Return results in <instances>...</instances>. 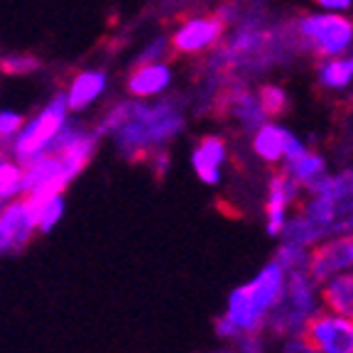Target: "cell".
<instances>
[{
	"label": "cell",
	"instance_id": "cell-1",
	"mask_svg": "<svg viewBox=\"0 0 353 353\" xmlns=\"http://www.w3.org/2000/svg\"><path fill=\"white\" fill-rule=\"evenodd\" d=\"M184 103L176 96H162L154 101H138L132 116L113 135V148L128 162H148L154 152L167 150V145L184 130Z\"/></svg>",
	"mask_w": 353,
	"mask_h": 353
},
{
	"label": "cell",
	"instance_id": "cell-2",
	"mask_svg": "<svg viewBox=\"0 0 353 353\" xmlns=\"http://www.w3.org/2000/svg\"><path fill=\"white\" fill-rule=\"evenodd\" d=\"M285 280V268L272 260L250 282L236 287L228 297L223 316L216 319V334L226 341H238L248 334H263L265 321L282 297Z\"/></svg>",
	"mask_w": 353,
	"mask_h": 353
},
{
	"label": "cell",
	"instance_id": "cell-3",
	"mask_svg": "<svg viewBox=\"0 0 353 353\" xmlns=\"http://www.w3.org/2000/svg\"><path fill=\"white\" fill-rule=\"evenodd\" d=\"M316 304H319V292H316V285L309 280L307 272H287L282 297L265 321V329L272 331L275 336H299L307 321L319 312Z\"/></svg>",
	"mask_w": 353,
	"mask_h": 353
},
{
	"label": "cell",
	"instance_id": "cell-4",
	"mask_svg": "<svg viewBox=\"0 0 353 353\" xmlns=\"http://www.w3.org/2000/svg\"><path fill=\"white\" fill-rule=\"evenodd\" d=\"M69 118H72V113H69V105H66L64 91L52 94V99L30 121H25L22 130L17 132V138L12 140L10 150H8V157L15 160L20 167L42 157Z\"/></svg>",
	"mask_w": 353,
	"mask_h": 353
},
{
	"label": "cell",
	"instance_id": "cell-5",
	"mask_svg": "<svg viewBox=\"0 0 353 353\" xmlns=\"http://www.w3.org/2000/svg\"><path fill=\"white\" fill-rule=\"evenodd\" d=\"M299 39L321 59L343 57L353 50V20L336 12H309L297 25Z\"/></svg>",
	"mask_w": 353,
	"mask_h": 353
},
{
	"label": "cell",
	"instance_id": "cell-6",
	"mask_svg": "<svg viewBox=\"0 0 353 353\" xmlns=\"http://www.w3.org/2000/svg\"><path fill=\"white\" fill-rule=\"evenodd\" d=\"M348 270H353V233L326 238L314 245L307 255V268H304L314 285H326Z\"/></svg>",
	"mask_w": 353,
	"mask_h": 353
},
{
	"label": "cell",
	"instance_id": "cell-7",
	"mask_svg": "<svg viewBox=\"0 0 353 353\" xmlns=\"http://www.w3.org/2000/svg\"><path fill=\"white\" fill-rule=\"evenodd\" d=\"M316 353H353V319L316 312L299 334Z\"/></svg>",
	"mask_w": 353,
	"mask_h": 353
},
{
	"label": "cell",
	"instance_id": "cell-8",
	"mask_svg": "<svg viewBox=\"0 0 353 353\" xmlns=\"http://www.w3.org/2000/svg\"><path fill=\"white\" fill-rule=\"evenodd\" d=\"M223 34L226 28L214 15H194L176 25V30L170 34V47L174 54L182 57L206 54L219 47Z\"/></svg>",
	"mask_w": 353,
	"mask_h": 353
},
{
	"label": "cell",
	"instance_id": "cell-9",
	"mask_svg": "<svg viewBox=\"0 0 353 353\" xmlns=\"http://www.w3.org/2000/svg\"><path fill=\"white\" fill-rule=\"evenodd\" d=\"M37 233V214L28 204V199H12L0 206V250L6 253H22L32 243Z\"/></svg>",
	"mask_w": 353,
	"mask_h": 353
},
{
	"label": "cell",
	"instance_id": "cell-10",
	"mask_svg": "<svg viewBox=\"0 0 353 353\" xmlns=\"http://www.w3.org/2000/svg\"><path fill=\"white\" fill-rule=\"evenodd\" d=\"M307 150V143L280 123L268 121L253 132V152L268 165H290Z\"/></svg>",
	"mask_w": 353,
	"mask_h": 353
},
{
	"label": "cell",
	"instance_id": "cell-11",
	"mask_svg": "<svg viewBox=\"0 0 353 353\" xmlns=\"http://www.w3.org/2000/svg\"><path fill=\"white\" fill-rule=\"evenodd\" d=\"M302 189L290 179V174L277 172L268 182V194H265V228L270 236H280L290 219V209L299 201Z\"/></svg>",
	"mask_w": 353,
	"mask_h": 353
},
{
	"label": "cell",
	"instance_id": "cell-12",
	"mask_svg": "<svg viewBox=\"0 0 353 353\" xmlns=\"http://www.w3.org/2000/svg\"><path fill=\"white\" fill-rule=\"evenodd\" d=\"M110 77L105 69H81L72 77L69 86L64 88L66 96V105H69V113H83L94 103H99L101 99L108 91Z\"/></svg>",
	"mask_w": 353,
	"mask_h": 353
},
{
	"label": "cell",
	"instance_id": "cell-13",
	"mask_svg": "<svg viewBox=\"0 0 353 353\" xmlns=\"http://www.w3.org/2000/svg\"><path fill=\"white\" fill-rule=\"evenodd\" d=\"M172 81H174V74H172V66L167 61L148 66H132L125 79V91L130 99L154 101L170 91Z\"/></svg>",
	"mask_w": 353,
	"mask_h": 353
},
{
	"label": "cell",
	"instance_id": "cell-14",
	"mask_svg": "<svg viewBox=\"0 0 353 353\" xmlns=\"http://www.w3.org/2000/svg\"><path fill=\"white\" fill-rule=\"evenodd\" d=\"M228 160V145L221 135H204L196 140L192 150V167L194 174L209 187H216L223 176V165Z\"/></svg>",
	"mask_w": 353,
	"mask_h": 353
},
{
	"label": "cell",
	"instance_id": "cell-15",
	"mask_svg": "<svg viewBox=\"0 0 353 353\" xmlns=\"http://www.w3.org/2000/svg\"><path fill=\"white\" fill-rule=\"evenodd\" d=\"M319 302L324 304V309L331 312V314L353 319V270L343 272V275L321 285Z\"/></svg>",
	"mask_w": 353,
	"mask_h": 353
},
{
	"label": "cell",
	"instance_id": "cell-16",
	"mask_svg": "<svg viewBox=\"0 0 353 353\" xmlns=\"http://www.w3.org/2000/svg\"><path fill=\"white\" fill-rule=\"evenodd\" d=\"M285 174H290L294 184H297L302 192H312L316 184L324 179L329 172H326V160L324 154H319L316 150H307L302 157H297L294 162L285 165Z\"/></svg>",
	"mask_w": 353,
	"mask_h": 353
},
{
	"label": "cell",
	"instance_id": "cell-17",
	"mask_svg": "<svg viewBox=\"0 0 353 353\" xmlns=\"http://www.w3.org/2000/svg\"><path fill=\"white\" fill-rule=\"evenodd\" d=\"M228 113L245 132H255L263 123H268L258 94H250V91H238L236 96H231L228 99Z\"/></svg>",
	"mask_w": 353,
	"mask_h": 353
},
{
	"label": "cell",
	"instance_id": "cell-18",
	"mask_svg": "<svg viewBox=\"0 0 353 353\" xmlns=\"http://www.w3.org/2000/svg\"><path fill=\"white\" fill-rule=\"evenodd\" d=\"M316 79L329 91H346L348 86H353V52L334 59H321Z\"/></svg>",
	"mask_w": 353,
	"mask_h": 353
},
{
	"label": "cell",
	"instance_id": "cell-19",
	"mask_svg": "<svg viewBox=\"0 0 353 353\" xmlns=\"http://www.w3.org/2000/svg\"><path fill=\"white\" fill-rule=\"evenodd\" d=\"M132 105H135V99H121L113 101L108 108L101 113V118L96 121L94 132L101 140L103 138H113L118 130L128 123V118L132 116Z\"/></svg>",
	"mask_w": 353,
	"mask_h": 353
},
{
	"label": "cell",
	"instance_id": "cell-20",
	"mask_svg": "<svg viewBox=\"0 0 353 353\" xmlns=\"http://www.w3.org/2000/svg\"><path fill=\"white\" fill-rule=\"evenodd\" d=\"M22 196V167L8 154H0V206Z\"/></svg>",
	"mask_w": 353,
	"mask_h": 353
},
{
	"label": "cell",
	"instance_id": "cell-21",
	"mask_svg": "<svg viewBox=\"0 0 353 353\" xmlns=\"http://www.w3.org/2000/svg\"><path fill=\"white\" fill-rule=\"evenodd\" d=\"M42 69V59L34 54H25V52H12V54L0 57V74L6 77H32Z\"/></svg>",
	"mask_w": 353,
	"mask_h": 353
},
{
	"label": "cell",
	"instance_id": "cell-22",
	"mask_svg": "<svg viewBox=\"0 0 353 353\" xmlns=\"http://www.w3.org/2000/svg\"><path fill=\"white\" fill-rule=\"evenodd\" d=\"M64 211H66V201H64V194H57L52 196L50 201H44V206L39 209L37 216V233L39 236H47L57 228L61 219H64Z\"/></svg>",
	"mask_w": 353,
	"mask_h": 353
},
{
	"label": "cell",
	"instance_id": "cell-23",
	"mask_svg": "<svg viewBox=\"0 0 353 353\" xmlns=\"http://www.w3.org/2000/svg\"><path fill=\"white\" fill-rule=\"evenodd\" d=\"M172 54L170 37L167 34H157L148 44L140 47V52L135 54V66H148V64H162L167 61V57Z\"/></svg>",
	"mask_w": 353,
	"mask_h": 353
},
{
	"label": "cell",
	"instance_id": "cell-24",
	"mask_svg": "<svg viewBox=\"0 0 353 353\" xmlns=\"http://www.w3.org/2000/svg\"><path fill=\"white\" fill-rule=\"evenodd\" d=\"M258 101L263 105L265 116H282L287 110V91L282 86H275V83H265L258 91Z\"/></svg>",
	"mask_w": 353,
	"mask_h": 353
},
{
	"label": "cell",
	"instance_id": "cell-25",
	"mask_svg": "<svg viewBox=\"0 0 353 353\" xmlns=\"http://www.w3.org/2000/svg\"><path fill=\"white\" fill-rule=\"evenodd\" d=\"M216 20L226 28V25H231V22H238V17H241V6H238L236 0H226V3H221L219 10H216Z\"/></svg>",
	"mask_w": 353,
	"mask_h": 353
},
{
	"label": "cell",
	"instance_id": "cell-26",
	"mask_svg": "<svg viewBox=\"0 0 353 353\" xmlns=\"http://www.w3.org/2000/svg\"><path fill=\"white\" fill-rule=\"evenodd\" d=\"M148 165L152 167V174L157 176V179H162V176L170 172V165H172L170 150H160V152H154L152 157L148 160Z\"/></svg>",
	"mask_w": 353,
	"mask_h": 353
},
{
	"label": "cell",
	"instance_id": "cell-27",
	"mask_svg": "<svg viewBox=\"0 0 353 353\" xmlns=\"http://www.w3.org/2000/svg\"><path fill=\"white\" fill-rule=\"evenodd\" d=\"M321 8V12H336V15H346L353 8V0H314Z\"/></svg>",
	"mask_w": 353,
	"mask_h": 353
},
{
	"label": "cell",
	"instance_id": "cell-28",
	"mask_svg": "<svg viewBox=\"0 0 353 353\" xmlns=\"http://www.w3.org/2000/svg\"><path fill=\"white\" fill-rule=\"evenodd\" d=\"M285 353H316V351L312 346H309V343L304 341L302 336H292V339H287Z\"/></svg>",
	"mask_w": 353,
	"mask_h": 353
},
{
	"label": "cell",
	"instance_id": "cell-29",
	"mask_svg": "<svg viewBox=\"0 0 353 353\" xmlns=\"http://www.w3.org/2000/svg\"><path fill=\"white\" fill-rule=\"evenodd\" d=\"M211 353H238L236 348H228V351H211Z\"/></svg>",
	"mask_w": 353,
	"mask_h": 353
}]
</instances>
